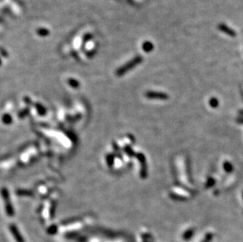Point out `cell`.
Returning a JSON list of instances; mask_svg holds the SVG:
<instances>
[{"mask_svg": "<svg viewBox=\"0 0 243 242\" xmlns=\"http://www.w3.org/2000/svg\"><path fill=\"white\" fill-rule=\"evenodd\" d=\"M106 162H107L108 165L109 167H112V165L113 164V162H114V157L113 156L111 155V154H109V155L106 157Z\"/></svg>", "mask_w": 243, "mask_h": 242, "instance_id": "11", "label": "cell"}, {"mask_svg": "<svg viewBox=\"0 0 243 242\" xmlns=\"http://www.w3.org/2000/svg\"><path fill=\"white\" fill-rule=\"evenodd\" d=\"M36 32L39 36H42V37H45V36H47L49 35V31L46 28H39L36 31Z\"/></svg>", "mask_w": 243, "mask_h": 242, "instance_id": "10", "label": "cell"}, {"mask_svg": "<svg viewBox=\"0 0 243 242\" xmlns=\"http://www.w3.org/2000/svg\"><path fill=\"white\" fill-rule=\"evenodd\" d=\"M142 58L141 56H136L134 58L129 61L128 62H127L126 64L121 66L120 68L116 70V74L117 76H121L123 75H124L125 73H127L128 71H130L131 69H133L135 67H136L137 65H139L140 63H142Z\"/></svg>", "mask_w": 243, "mask_h": 242, "instance_id": "1", "label": "cell"}, {"mask_svg": "<svg viewBox=\"0 0 243 242\" xmlns=\"http://www.w3.org/2000/svg\"><path fill=\"white\" fill-rule=\"evenodd\" d=\"M142 50H143L146 53H149V52H151V51L154 50V44L151 43V42H149V41H146L144 42L143 43H142Z\"/></svg>", "mask_w": 243, "mask_h": 242, "instance_id": "6", "label": "cell"}, {"mask_svg": "<svg viewBox=\"0 0 243 242\" xmlns=\"http://www.w3.org/2000/svg\"><path fill=\"white\" fill-rule=\"evenodd\" d=\"M1 193H2V198H3L4 201H5V208H6V214H7L9 217H12L13 215H14V209H13V205H12L10 201H9V194L7 189L2 188V191H1Z\"/></svg>", "mask_w": 243, "mask_h": 242, "instance_id": "2", "label": "cell"}, {"mask_svg": "<svg viewBox=\"0 0 243 242\" xmlns=\"http://www.w3.org/2000/svg\"><path fill=\"white\" fill-rule=\"evenodd\" d=\"M146 97L148 98H152V99H165V98H167V95L165 94H162V93H159V92H147L146 93Z\"/></svg>", "mask_w": 243, "mask_h": 242, "instance_id": "5", "label": "cell"}, {"mask_svg": "<svg viewBox=\"0 0 243 242\" xmlns=\"http://www.w3.org/2000/svg\"><path fill=\"white\" fill-rule=\"evenodd\" d=\"M28 109H25V110L21 111V112H20V113H19V117H21V118L24 117V116H25V115L28 113Z\"/></svg>", "mask_w": 243, "mask_h": 242, "instance_id": "12", "label": "cell"}, {"mask_svg": "<svg viewBox=\"0 0 243 242\" xmlns=\"http://www.w3.org/2000/svg\"><path fill=\"white\" fill-rule=\"evenodd\" d=\"M36 110L37 112H38V113L40 114V115H41V116H44L46 114V112H47L45 107H44V105H41V104L37 103L36 105Z\"/></svg>", "mask_w": 243, "mask_h": 242, "instance_id": "7", "label": "cell"}, {"mask_svg": "<svg viewBox=\"0 0 243 242\" xmlns=\"http://www.w3.org/2000/svg\"><path fill=\"white\" fill-rule=\"evenodd\" d=\"M9 230H10V232L12 233V234L13 235L14 238L16 239L17 242H24L23 238H22V237L21 236V233H19L18 229H17V228L16 227L15 225L13 224L10 225V226H9Z\"/></svg>", "mask_w": 243, "mask_h": 242, "instance_id": "4", "label": "cell"}, {"mask_svg": "<svg viewBox=\"0 0 243 242\" xmlns=\"http://www.w3.org/2000/svg\"><path fill=\"white\" fill-rule=\"evenodd\" d=\"M209 237H207L206 239H205V240H204V242H209Z\"/></svg>", "mask_w": 243, "mask_h": 242, "instance_id": "13", "label": "cell"}, {"mask_svg": "<svg viewBox=\"0 0 243 242\" xmlns=\"http://www.w3.org/2000/svg\"><path fill=\"white\" fill-rule=\"evenodd\" d=\"M68 83L69 84V86H71L73 88H78L80 87V83L76 80H74V79H69L68 80Z\"/></svg>", "mask_w": 243, "mask_h": 242, "instance_id": "9", "label": "cell"}, {"mask_svg": "<svg viewBox=\"0 0 243 242\" xmlns=\"http://www.w3.org/2000/svg\"><path fill=\"white\" fill-rule=\"evenodd\" d=\"M0 65H1V60H0Z\"/></svg>", "mask_w": 243, "mask_h": 242, "instance_id": "14", "label": "cell"}, {"mask_svg": "<svg viewBox=\"0 0 243 242\" xmlns=\"http://www.w3.org/2000/svg\"><path fill=\"white\" fill-rule=\"evenodd\" d=\"M12 120H13V118L11 117L9 114H4L2 117V121L5 124H10L12 123Z\"/></svg>", "mask_w": 243, "mask_h": 242, "instance_id": "8", "label": "cell"}, {"mask_svg": "<svg viewBox=\"0 0 243 242\" xmlns=\"http://www.w3.org/2000/svg\"><path fill=\"white\" fill-rule=\"evenodd\" d=\"M218 29L221 31L222 32L227 34V36H230V37H235L236 32L234 29H231L229 26H227L225 24H220L218 25Z\"/></svg>", "mask_w": 243, "mask_h": 242, "instance_id": "3", "label": "cell"}]
</instances>
